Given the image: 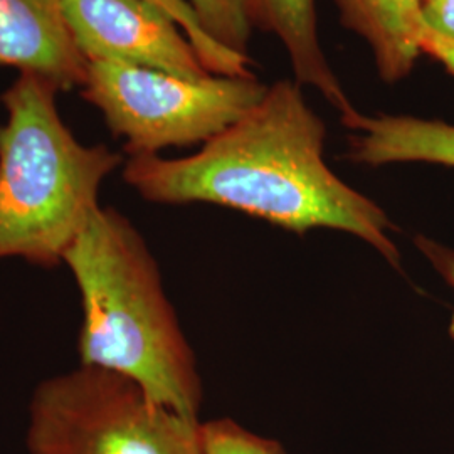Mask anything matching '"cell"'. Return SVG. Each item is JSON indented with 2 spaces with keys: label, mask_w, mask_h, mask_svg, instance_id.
<instances>
[{
  "label": "cell",
  "mask_w": 454,
  "mask_h": 454,
  "mask_svg": "<svg viewBox=\"0 0 454 454\" xmlns=\"http://www.w3.org/2000/svg\"><path fill=\"white\" fill-rule=\"evenodd\" d=\"M326 127L301 86L279 80L260 103L192 155L129 157L127 185L152 204H212L246 212L296 234H352L401 270L386 211L350 187L325 160Z\"/></svg>",
  "instance_id": "1"
},
{
  "label": "cell",
  "mask_w": 454,
  "mask_h": 454,
  "mask_svg": "<svg viewBox=\"0 0 454 454\" xmlns=\"http://www.w3.org/2000/svg\"><path fill=\"white\" fill-rule=\"evenodd\" d=\"M82 303L78 364L118 373L157 404L199 419L202 380L162 273L130 219L99 206L66 251Z\"/></svg>",
  "instance_id": "2"
},
{
  "label": "cell",
  "mask_w": 454,
  "mask_h": 454,
  "mask_svg": "<svg viewBox=\"0 0 454 454\" xmlns=\"http://www.w3.org/2000/svg\"><path fill=\"white\" fill-rule=\"evenodd\" d=\"M61 90L19 73L0 103V261L59 268L99 209L103 184L125 157L76 138L58 108Z\"/></svg>",
  "instance_id": "3"
},
{
  "label": "cell",
  "mask_w": 454,
  "mask_h": 454,
  "mask_svg": "<svg viewBox=\"0 0 454 454\" xmlns=\"http://www.w3.org/2000/svg\"><path fill=\"white\" fill-rule=\"evenodd\" d=\"M26 454H204L200 421L152 401L118 373L76 365L29 399Z\"/></svg>",
  "instance_id": "4"
},
{
  "label": "cell",
  "mask_w": 454,
  "mask_h": 454,
  "mask_svg": "<svg viewBox=\"0 0 454 454\" xmlns=\"http://www.w3.org/2000/svg\"><path fill=\"white\" fill-rule=\"evenodd\" d=\"M268 86L246 76L184 78L165 71L88 63L82 95L103 116L129 157L206 144L254 108Z\"/></svg>",
  "instance_id": "5"
},
{
  "label": "cell",
  "mask_w": 454,
  "mask_h": 454,
  "mask_svg": "<svg viewBox=\"0 0 454 454\" xmlns=\"http://www.w3.org/2000/svg\"><path fill=\"white\" fill-rule=\"evenodd\" d=\"M71 35L88 63H120L184 78L211 73L179 26L140 0H63Z\"/></svg>",
  "instance_id": "6"
},
{
  "label": "cell",
  "mask_w": 454,
  "mask_h": 454,
  "mask_svg": "<svg viewBox=\"0 0 454 454\" xmlns=\"http://www.w3.org/2000/svg\"><path fill=\"white\" fill-rule=\"evenodd\" d=\"M0 67L39 74L61 91L82 88L88 61L67 27L63 0H0Z\"/></svg>",
  "instance_id": "7"
},
{
  "label": "cell",
  "mask_w": 454,
  "mask_h": 454,
  "mask_svg": "<svg viewBox=\"0 0 454 454\" xmlns=\"http://www.w3.org/2000/svg\"><path fill=\"white\" fill-rule=\"evenodd\" d=\"M253 27L275 34L292 63L294 82L309 86L340 114L341 123L360 112L326 59L317 19V0H243Z\"/></svg>",
  "instance_id": "8"
},
{
  "label": "cell",
  "mask_w": 454,
  "mask_h": 454,
  "mask_svg": "<svg viewBox=\"0 0 454 454\" xmlns=\"http://www.w3.org/2000/svg\"><path fill=\"white\" fill-rule=\"evenodd\" d=\"M345 127L347 157L354 163L382 167L390 163H434L454 167V125L409 114H358Z\"/></svg>",
  "instance_id": "9"
},
{
  "label": "cell",
  "mask_w": 454,
  "mask_h": 454,
  "mask_svg": "<svg viewBox=\"0 0 454 454\" xmlns=\"http://www.w3.org/2000/svg\"><path fill=\"white\" fill-rule=\"evenodd\" d=\"M341 24L362 37L372 52L379 78L399 82L421 52V0H333Z\"/></svg>",
  "instance_id": "10"
},
{
  "label": "cell",
  "mask_w": 454,
  "mask_h": 454,
  "mask_svg": "<svg viewBox=\"0 0 454 454\" xmlns=\"http://www.w3.org/2000/svg\"><path fill=\"white\" fill-rule=\"evenodd\" d=\"M140 2H145L153 9L160 11L179 26L211 74H223V76L251 74L249 56L232 52L229 49L215 44L211 37L204 33L199 19L195 16L194 9L187 0H140Z\"/></svg>",
  "instance_id": "11"
},
{
  "label": "cell",
  "mask_w": 454,
  "mask_h": 454,
  "mask_svg": "<svg viewBox=\"0 0 454 454\" xmlns=\"http://www.w3.org/2000/svg\"><path fill=\"white\" fill-rule=\"evenodd\" d=\"M204 33L232 52L247 56L253 26L246 16L243 0H187Z\"/></svg>",
  "instance_id": "12"
},
{
  "label": "cell",
  "mask_w": 454,
  "mask_h": 454,
  "mask_svg": "<svg viewBox=\"0 0 454 454\" xmlns=\"http://www.w3.org/2000/svg\"><path fill=\"white\" fill-rule=\"evenodd\" d=\"M204 454H286L275 439L262 438L232 419L200 422Z\"/></svg>",
  "instance_id": "13"
},
{
  "label": "cell",
  "mask_w": 454,
  "mask_h": 454,
  "mask_svg": "<svg viewBox=\"0 0 454 454\" xmlns=\"http://www.w3.org/2000/svg\"><path fill=\"white\" fill-rule=\"evenodd\" d=\"M414 246L454 292V247L438 243L424 234L414 236ZM448 332H450V337L454 340V309Z\"/></svg>",
  "instance_id": "14"
},
{
  "label": "cell",
  "mask_w": 454,
  "mask_h": 454,
  "mask_svg": "<svg viewBox=\"0 0 454 454\" xmlns=\"http://www.w3.org/2000/svg\"><path fill=\"white\" fill-rule=\"evenodd\" d=\"M424 31L454 43V0H421Z\"/></svg>",
  "instance_id": "15"
},
{
  "label": "cell",
  "mask_w": 454,
  "mask_h": 454,
  "mask_svg": "<svg viewBox=\"0 0 454 454\" xmlns=\"http://www.w3.org/2000/svg\"><path fill=\"white\" fill-rule=\"evenodd\" d=\"M421 52L434 58L454 76V43L441 39L427 31H422Z\"/></svg>",
  "instance_id": "16"
}]
</instances>
